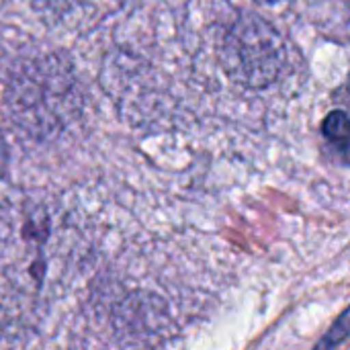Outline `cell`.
<instances>
[{
    "mask_svg": "<svg viewBox=\"0 0 350 350\" xmlns=\"http://www.w3.org/2000/svg\"><path fill=\"white\" fill-rule=\"evenodd\" d=\"M285 57L279 31L254 14L238 18L221 43L224 70L248 88H265L275 82L285 68Z\"/></svg>",
    "mask_w": 350,
    "mask_h": 350,
    "instance_id": "1",
    "label": "cell"
},
{
    "mask_svg": "<svg viewBox=\"0 0 350 350\" xmlns=\"http://www.w3.org/2000/svg\"><path fill=\"white\" fill-rule=\"evenodd\" d=\"M322 135L328 150L342 164H350V117L345 111H332L322 123Z\"/></svg>",
    "mask_w": 350,
    "mask_h": 350,
    "instance_id": "2",
    "label": "cell"
},
{
    "mask_svg": "<svg viewBox=\"0 0 350 350\" xmlns=\"http://www.w3.org/2000/svg\"><path fill=\"white\" fill-rule=\"evenodd\" d=\"M350 334V308L340 314V318L334 322V326L326 332V336L322 338V342L316 347V350H332L334 347H338L347 336Z\"/></svg>",
    "mask_w": 350,
    "mask_h": 350,
    "instance_id": "3",
    "label": "cell"
},
{
    "mask_svg": "<svg viewBox=\"0 0 350 350\" xmlns=\"http://www.w3.org/2000/svg\"><path fill=\"white\" fill-rule=\"evenodd\" d=\"M6 142H4V137H2V133H0V176L4 174V168H6Z\"/></svg>",
    "mask_w": 350,
    "mask_h": 350,
    "instance_id": "4",
    "label": "cell"
},
{
    "mask_svg": "<svg viewBox=\"0 0 350 350\" xmlns=\"http://www.w3.org/2000/svg\"><path fill=\"white\" fill-rule=\"evenodd\" d=\"M256 2H262V4H279V2H285V0H256Z\"/></svg>",
    "mask_w": 350,
    "mask_h": 350,
    "instance_id": "5",
    "label": "cell"
},
{
    "mask_svg": "<svg viewBox=\"0 0 350 350\" xmlns=\"http://www.w3.org/2000/svg\"><path fill=\"white\" fill-rule=\"evenodd\" d=\"M345 90H347V94H349V96H347L345 100H347V103H349V105H350V82H349V84H347V86H345Z\"/></svg>",
    "mask_w": 350,
    "mask_h": 350,
    "instance_id": "6",
    "label": "cell"
}]
</instances>
